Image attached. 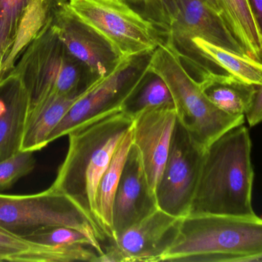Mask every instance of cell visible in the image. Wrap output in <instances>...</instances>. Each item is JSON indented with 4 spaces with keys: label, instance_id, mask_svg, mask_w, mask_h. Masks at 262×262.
<instances>
[{
    "label": "cell",
    "instance_id": "cell-26",
    "mask_svg": "<svg viewBox=\"0 0 262 262\" xmlns=\"http://www.w3.org/2000/svg\"><path fill=\"white\" fill-rule=\"evenodd\" d=\"M35 167L34 152L18 151L12 156L0 161V193L12 187Z\"/></svg>",
    "mask_w": 262,
    "mask_h": 262
},
{
    "label": "cell",
    "instance_id": "cell-24",
    "mask_svg": "<svg viewBox=\"0 0 262 262\" xmlns=\"http://www.w3.org/2000/svg\"><path fill=\"white\" fill-rule=\"evenodd\" d=\"M32 1L0 0V43L3 49V62L12 48L21 15Z\"/></svg>",
    "mask_w": 262,
    "mask_h": 262
},
{
    "label": "cell",
    "instance_id": "cell-3",
    "mask_svg": "<svg viewBox=\"0 0 262 262\" xmlns=\"http://www.w3.org/2000/svg\"><path fill=\"white\" fill-rule=\"evenodd\" d=\"M262 254V218L199 214L180 221L161 261L246 262Z\"/></svg>",
    "mask_w": 262,
    "mask_h": 262
},
{
    "label": "cell",
    "instance_id": "cell-14",
    "mask_svg": "<svg viewBox=\"0 0 262 262\" xmlns=\"http://www.w3.org/2000/svg\"><path fill=\"white\" fill-rule=\"evenodd\" d=\"M158 209L156 195L149 187L140 154L132 143L114 201L113 226L116 238Z\"/></svg>",
    "mask_w": 262,
    "mask_h": 262
},
{
    "label": "cell",
    "instance_id": "cell-23",
    "mask_svg": "<svg viewBox=\"0 0 262 262\" xmlns=\"http://www.w3.org/2000/svg\"><path fill=\"white\" fill-rule=\"evenodd\" d=\"M142 81L124 102L123 112L134 118L137 113L148 108L174 104L167 85L160 77L154 75V78L143 86H141Z\"/></svg>",
    "mask_w": 262,
    "mask_h": 262
},
{
    "label": "cell",
    "instance_id": "cell-32",
    "mask_svg": "<svg viewBox=\"0 0 262 262\" xmlns=\"http://www.w3.org/2000/svg\"><path fill=\"white\" fill-rule=\"evenodd\" d=\"M3 54L2 49L1 43H0V81H1L2 67H3Z\"/></svg>",
    "mask_w": 262,
    "mask_h": 262
},
{
    "label": "cell",
    "instance_id": "cell-9",
    "mask_svg": "<svg viewBox=\"0 0 262 262\" xmlns=\"http://www.w3.org/2000/svg\"><path fill=\"white\" fill-rule=\"evenodd\" d=\"M206 150L177 119L169 155L156 189L159 209L177 218L189 215Z\"/></svg>",
    "mask_w": 262,
    "mask_h": 262
},
{
    "label": "cell",
    "instance_id": "cell-7",
    "mask_svg": "<svg viewBox=\"0 0 262 262\" xmlns=\"http://www.w3.org/2000/svg\"><path fill=\"white\" fill-rule=\"evenodd\" d=\"M0 225L23 238L52 226L72 228L90 238L101 257L104 253L101 243L107 239L96 225L72 198L51 186L29 195L0 193Z\"/></svg>",
    "mask_w": 262,
    "mask_h": 262
},
{
    "label": "cell",
    "instance_id": "cell-12",
    "mask_svg": "<svg viewBox=\"0 0 262 262\" xmlns=\"http://www.w3.org/2000/svg\"><path fill=\"white\" fill-rule=\"evenodd\" d=\"M177 119L174 104L148 108L134 117L133 143L138 150L149 187L155 195L169 155Z\"/></svg>",
    "mask_w": 262,
    "mask_h": 262
},
{
    "label": "cell",
    "instance_id": "cell-6",
    "mask_svg": "<svg viewBox=\"0 0 262 262\" xmlns=\"http://www.w3.org/2000/svg\"><path fill=\"white\" fill-rule=\"evenodd\" d=\"M68 10L107 43L120 61L152 52L161 31L124 0H67Z\"/></svg>",
    "mask_w": 262,
    "mask_h": 262
},
{
    "label": "cell",
    "instance_id": "cell-5",
    "mask_svg": "<svg viewBox=\"0 0 262 262\" xmlns=\"http://www.w3.org/2000/svg\"><path fill=\"white\" fill-rule=\"evenodd\" d=\"M166 4L169 12L166 40L175 46L181 58L187 62L192 69V77L198 83L212 74L229 73L206 58L192 43L194 38H203L234 53L248 56L223 16L202 0H166Z\"/></svg>",
    "mask_w": 262,
    "mask_h": 262
},
{
    "label": "cell",
    "instance_id": "cell-17",
    "mask_svg": "<svg viewBox=\"0 0 262 262\" xmlns=\"http://www.w3.org/2000/svg\"><path fill=\"white\" fill-rule=\"evenodd\" d=\"M87 87L77 95H50L31 109L20 151L35 152L46 147L52 131L71 107L84 95Z\"/></svg>",
    "mask_w": 262,
    "mask_h": 262
},
{
    "label": "cell",
    "instance_id": "cell-10",
    "mask_svg": "<svg viewBox=\"0 0 262 262\" xmlns=\"http://www.w3.org/2000/svg\"><path fill=\"white\" fill-rule=\"evenodd\" d=\"M134 59L121 60L104 78L91 82L84 95L73 105L48 138V144L72 131L103 117L122 111V106L147 71L137 79L131 80Z\"/></svg>",
    "mask_w": 262,
    "mask_h": 262
},
{
    "label": "cell",
    "instance_id": "cell-4",
    "mask_svg": "<svg viewBox=\"0 0 262 262\" xmlns=\"http://www.w3.org/2000/svg\"><path fill=\"white\" fill-rule=\"evenodd\" d=\"M146 69L167 85L177 120L203 147L207 149L228 131L244 125L246 116L229 115L208 98L200 83L185 68L178 51L170 42L166 40L156 48Z\"/></svg>",
    "mask_w": 262,
    "mask_h": 262
},
{
    "label": "cell",
    "instance_id": "cell-29",
    "mask_svg": "<svg viewBox=\"0 0 262 262\" xmlns=\"http://www.w3.org/2000/svg\"><path fill=\"white\" fill-rule=\"evenodd\" d=\"M262 41V0H247Z\"/></svg>",
    "mask_w": 262,
    "mask_h": 262
},
{
    "label": "cell",
    "instance_id": "cell-20",
    "mask_svg": "<svg viewBox=\"0 0 262 262\" xmlns=\"http://www.w3.org/2000/svg\"><path fill=\"white\" fill-rule=\"evenodd\" d=\"M206 96L218 109L233 116H246L256 90L236 77L213 74L200 83Z\"/></svg>",
    "mask_w": 262,
    "mask_h": 262
},
{
    "label": "cell",
    "instance_id": "cell-28",
    "mask_svg": "<svg viewBox=\"0 0 262 262\" xmlns=\"http://www.w3.org/2000/svg\"><path fill=\"white\" fill-rule=\"evenodd\" d=\"M246 119L251 127L262 123V84L256 86L252 104L246 114Z\"/></svg>",
    "mask_w": 262,
    "mask_h": 262
},
{
    "label": "cell",
    "instance_id": "cell-25",
    "mask_svg": "<svg viewBox=\"0 0 262 262\" xmlns=\"http://www.w3.org/2000/svg\"><path fill=\"white\" fill-rule=\"evenodd\" d=\"M26 238L46 246L68 247L77 245H85L95 248L93 243L85 234L77 229L64 226L46 228L26 237Z\"/></svg>",
    "mask_w": 262,
    "mask_h": 262
},
{
    "label": "cell",
    "instance_id": "cell-1",
    "mask_svg": "<svg viewBox=\"0 0 262 262\" xmlns=\"http://www.w3.org/2000/svg\"><path fill=\"white\" fill-rule=\"evenodd\" d=\"M252 139L244 125L214 141L205 152L189 215L253 216Z\"/></svg>",
    "mask_w": 262,
    "mask_h": 262
},
{
    "label": "cell",
    "instance_id": "cell-19",
    "mask_svg": "<svg viewBox=\"0 0 262 262\" xmlns=\"http://www.w3.org/2000/svg\"><path fill=\"white\" fill-rule=\"evenodd\" d=\"M66 0H32L21 15L12 48L2 67L1 80L9 75L28 46L50 24L57 6Z\"/></svg>",
    "mask_w": 262,
    "mask_h": 262
},
{
    "label": "cell",
    "instance_id": "cell-11",
    "mask_svg": "<svg viewBox=\"0 0 262 262\" xmlns=\"http://www.w3.org/2000/svg\"><path fill=\"white\" fill-rule=\"evenodd\" d=\"M181 219L157 209L118 235L100 262L161 261L177 237Z\"/></svg>",
    "mask_w": 262,
    "mask_h": 262
},
{
    "label": "cell",
    "instance_id": "cell-21",
    "mask_svg": "<svg viewBox=\"0 0 262 262\" xmlns=\"http://www.w3.org/2000/svg\"><path fill=\"white\" fill-rule=\"evenodd\" d=\"M224 19L248 56L262 63V41L247 0H221Z\"/></svg>",
    "mask_w": 262,
    "mask_h": 262
},
{
    "label": "cell",
    "instance_id": "cell-16",
    "mask_svg": "<svg viewBox=\"0 0 262 262\" xmlns=\"http://www.w3.org/2000/svg\"><path fill=\"white\" fill-rule=\"evenodd\" d=\"M100 257L91 246L58 247L38 244L12 233L0 225V261L99 262Z\"/></svg>",
    "mask_w": 262,
    "mask_h": 262
},
{
    "label": "cell",
    "instance_id": "cell-18",
    "mask_svg": "<svg viewBox=\"0 0 262 262\" xmlns=\"http://www.w3.org/2000/svg\"><path fill=\"white\" fill-rule=\"evenodd\" d=\"M132 143L133 132L131 128L118 145L108 167L100 180L97 189V221L100 230L110 243H113L116 238L113 226L114 201Z\"/></svg>",
    "mask_w": 262,
    "mask_h": 262
},
{
    "label": "cell",
    "instance_id": "cell-31",
    "mask_svg": "<svg viewBox=\"0 0 262 262\" xmlns=\"http://www.w3.org/2000/svg\"><path fill=\"white\" fill-rule=\"evenodd\" d=\"M246 262H262V254L257 255V256L252 257L246 260Z\"/></svg>",
    "mask_w": 262,
    "mask_h": 262
},
{
    "label": "cell",
    "instance_id": "cell-13",
    "mask_svg": "<svg viewBox=\"0 0 262 262\" xmlns=\"http://www.w3.org/2000/svg\"><path fill=\"white\" fill-rule=\"evenodd\" d=\"M64 3L55 9L52 27L69 53L89 69L94 79L107 76L119 58L103 38L68 10Z\"/></svg>",
    "mask_w": 262,
    "mask_h": 262
},
{
    "label": "cell",
    "instance_id": "cell-27",
    "mask_svg": "<svg viewBox=\"0 0 262 262\" xmlns=\"http://www.w3.org/2000/svg\"><path fill=\"white\" fill-rule=\"evenodd\" d=\"M157 26L166 35L169 28V12L166 0H124Z\"/></svg>",
    "mask_w": 262,
    "mask_h": 262
},
{
    "label": "cell",
    "instance_id": "cell-30",
    "mask_svg": "<svg viewBox=\"0 0 262 262\" xmlns=\"http://www.w3.org/2000/svg\"><path fill=\"white\" fill-rule=\"evenodd\" d=\"M202 1L206 3L212 10L221 15L223 18H224V11H223L221 0H202Z\"/></svg>",
    "mask_w": 262,
    "mask_h": 262
},
{
    "label": "cell",
    "instance_id": "cell-8",
    "mask_svg": "<svg viewBox=\"0 0 262 262\" xmlns=\"http://www.w3.org/2000/svg\"><path fill=\"white\" fill-rule=\"evenodd\" d=\"M78 63L50 23L28 46L10 74L17 75L26 86L32 109L50 95H74L84 90L79 89Z\"/></svg>",
    "mask_w": 262,
    "mask_h": 262
},
{
    "label": "cell",
    "instance_id": "cell-15",
    "mask_svg": "<svg viewBox=\"0 0 262 262\" xmlns=\"http://www.w3.org/2000/svg\"><path fill=\"white\" fill-rule=\"evenodd\" d=\"M31 109L27 89L17 75L0 81V161L20 151Z\"/></svg>",
    "mask_w": 262,
    "mask_h": 262
},
{
    "label": "cell",
    "instance_id": "cell-22",
    "mask_svg": "<svg viewBox=\"0 0 262 262\" xmlns=\"http://www.w3.org/2000/svg\"><path fill=\"white\" fill-rule=\"evenodd\" d=\"M195 47L228 73L249 84H262V63L250 57L234 53L200 38H194Z\"/></svg>",
    "mask_w": 262,
    "mask_h": 262
},
{
    "label": "cell",
    "instance_id": "cell-2",
    "mask_svg": "<svg viewBox=\"0 0 262 262\" xmlns=\"http://www.w3.org/2000/svg\"><path fill=\"white\" fill-rule=\"evenodd\" d=\"M133 121L130 115L118 111L72 131L68 135L66 158L51 186L72 198L99 230L96 215L98 184L118 145L132 128Z\"/></svg>",
    "mask_w": 262,
    "mask_h": 262
}]
</instances>
